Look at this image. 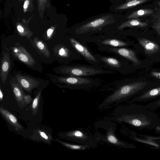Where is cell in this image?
I'll return each mask as SVG.
<instances>
[{
  "mask_svg": "<svg viewBox=\"0 0 160 160\" xmlns=\"http://www.w3.org/2000/svg\"><path fill=\"white\" fill-rule=\"evenodd\" d=\"M108 120L127 123L140 130L155 129L159 118L152 111L135 102L118 106Z\"/></svg>",
  "mask_w": 160,
  "mask_h": 160,
  "instance_id": "1",
  "label": "cell"
},
{
  "mask_svg": "<svg viewBox=\"0 0 160 160\" xmlns=\"http://www.w3.org/2000/svg\"><path fill=\"white\" fill-rule=\"evenodd\" d=\"M147 84L145 81L126 82L124 80L119 79L105 84V86L112 92L104 99L98 107L106 108L113 104L127 101L136 96L144 89Z\"/></svg>",
  "mask_w": 160,
  "mask_h": 160,
  "instance_id": "2",
  "label": "cell"
},
{
  "mask_svg": "<svg viewBox=\"0 0 160 160\" xmlns=\"http://www.w3.org/2000/svg\"><path fill=\"white\" fill-rule=\"evenodd\" d=\"M112 17L110 15L102 16L90 21L85 22L74 28L72 34L74 37L86 41L89 37L94 35L112 31L115 27Z\"/></svg>",
  "mask_w": 160,
  "mask_h": 160,
  "instance_id": "3",
  "label": "cell"
},
{
  "mask_svg": "<svg viewBox=\"0 0 160 160\" xmlns=\"http://www.w3.org/2000/svg\"><path fill=\"white\" fill-rule=\"evenodd\" d=\"M47 75L55 84H59L62 88L72 90H88L101 86L103 82L102 79L89 77L69 75L58 76L49 74Z\"/></svg>",
  "mask_w": 160,
  "mask_h": 160,
  "instance_id": "4",
  "label": "cell"
},
{
  "mask_svg": "<svg viewBox=\"0 0 160 160\" xmlns=\"http://www.w3.org/2000/svg\"><path fill=\"white\" fill-rule=\"evenodd\" d=\"M57 73L64 75L89 77L98 75L113 74L117 72L93 65L74 64L64 65L55 68Z\"/></svg>",
  "mask_w": 160,
  "mask_h": 160,
  "instance_id": "5",
  "label": "cell"
},
{
  "mask_svg": "<svg viewBox=\"0 0 160 160\" xmlns=\"http://www.w3.org/2000/svg\"><path fill=\"white\" fill-rule=\"evenodd\" d=\"M86 42L95 43L98 46V49L102 52L107 48L125 47L130 44L123 36L112 31L92 36L87 39Z\"/></svg>",
  "mask_w": 160,
  "mask_h": 160,
  "instance_id": "6",
  "label": "cell"
},
{
  "mask_svg": "<svg viewBox=\"0 0 160 160\" xmlns=\"http://www.w3.org/2000/svg\"><path fill=\"white\" fill-rule=\"evenodd\" d=\"M62 138L77 143V144L87 145L92 147H96L98 139L89 134L81 128L59 133Z\"/></svg>",
  "mask_w": 160,
  "mask_h": 160,
  "instance_id": "7",
  "label": "cell"
},
{
  "mask_svg": "<svg viewBox=\"0 0 160 160\" xmlns=\"http://www.w3.org/2000/svg\"><path fill=\"white\" fill-rule=\"evenodd\" d=\"M95 55L100 62V67L106 69L118 72L121 74L126 73L128 66L126 59L115 55L105 56L98 53Z\"/></svg>",
  "mask_w": 160,
  "mask_h": 160,
  "instance_id": "8",
  "label": "cell"
},
{
  "mask_svg": "<svg viewBox=\"0 0 160 160\" xmlns=\"http://www.w3.org/2000/svg\"><path fill=\"white\" fill-rule=\"evenodd\" d=\"M68 40L77 52L86 62L91 65L100 66V62L85 41L73 36L70 37Z\"/></svg>",
  "mask_w": 160,
  "mask_h": 160,
  "instance_id": "9",
  "label": "cell"
},
{
  "mask_svg": "<svg viewBox=\"0 0 160 160\" xmlns=\"http://www.w3.org/2000/svg\"><path fill=\"white\" fill-rule=\"evenodd\" d=\"M112 126L109 127L106 130V133L103 137L100 138L104 141L110 145L119 148H134L136 147L132 144L125 142L120 140L116 135L115 129Z\"/></svg>",
  "mask_w": 160,
  "mask_h": 160,
  "instance_id": "10",
  "label": "cell"
},
{
  "mask_svg": "<svg viewBox=\"0 0 160 160\" xmlns=\"http://www.w3.org/2000/svg\"><path fill=\"white\" fill-rule=\"evenodd\" d=\"M103 52L111 53L122 57L131 62L133 66L140 65L141 62L133 50L126 47L111 48L105 49Z\"/></svg>",
  "mask_w": 160,
  "mask_h": 160,
  "instance_id": "11",
  "label": "cell"
},
{
  "mask_svg": "<svg viewBox=\"0 0 160 160\" xmlns=\"http://www.w3.org/2000/svg\"><path fill=\"white\" fill-rule=\"evenodd\" d=\"M11 50L13 55L19 61L26 65L33 67L36 62L25 48L19 43H16Z\"/></svg>",
  "mask_w": 160,
  "mask_h": 160,
  "instance_id": "12",
  "label": "cell"
},
{
  "mask_svg": "<svg viewBox=\"0 0 160 160\" xmlns=\"http://www.w3.org/2000/svg\"><path fill=\"white\" fill-rule=\"evenodd\" d=\"M160 98V86L149 89L132 98L127 102H147Z\"/></svg>",
  "mask_w": 160,
  "mask_h": 160,
  "instance_id": "13",
  "label": "cell"
},
{
  "mask_svg": "<svg viewBox=\"0 0 160 160\" xmlns=\"http://www.w3.org/2000/svg\"><path fill=\"white\" fill-rule=\"evenodd\" d=\"M11 67V61L9 48L5 46L3 48L1 61L0 76L2 82H6Z\"/></svg>",
  "mask_w": 160,
  "mask_h": 160,
  "instance_id": "14",
  "label": "cell"
},
{
  "mask_svg": "<svg viewBox=\"0 0 160 160\" xmlns=\"http://www.w3.org/2000/svg\"><path fill=\"white\" fill-rule=\"evenodd\" d=\"M15 75L18 82L28 92H31L39 85V82L33 78L19 74Z\"/></svg>",
  "mask_w": 160,
  "mask_h": 160,
  "instance_id": "15",
  "label": "cell"
},
{
  "mask_svg": "<svg viewBox=\"0 0 160 160\" xmlns=\"http://www.w3.org/2000/svg\"><path fill=\"white\" fill-rule=\"evenodd\" d=\"M138 41L143 48L146 53L150 56L157 53L160 49L159 45L156 43L144 38H139Z\"/></svg>",
  "mask_w": 160,
  "mask_h": 160,
  "instance_id": "16",
  "label": "cell"
},
{
  "mask_svg": "<svg viewBox=\"0 0 160 160\" xmlns=\"http://www.w3.org/2000/svg\"><path fill=\"white\" fill-rule=\"evenodd\" d=\"M0 112L6 121L16 130L23 129L22 126L18 122L16 117L8 110L1 107Z\"/></svg>",
  "mask_w": 160,
  "mask_h": 160,
  "instance_id": "17",
  "label": "cell"
},
{
  "mask_svg": "<svg viewBox=\"0 0 160 160\" xmlns=\"http://www.w3.org/2000/svg\"><path fill=\"white\" fill-rule=\"evenodd\" d=\"M148 24L147 22H142L138 18H132L116 26L112 31H121L125 28L128 27L143 28L146 27Z\"/></svg>",
  "mask_w": 160,
  "mask_h": 160,
  "instance_id": "18",
  "label": "cell"
},
{
  "mask_svg": "<svg viewBox=\"0 0 160 160\" xmlns=\"http://www.w3.org/2000/svg\"><path fill=\"white\" fill-rule=\"evenodd\" d=\"M31 42L32 46L39 52L47 58H49L50 53L45 43L36 37L34 38Z\"/></svg>",
  "mask_w": 160,
  "mask_h": 160,
  "instance_id": "19",
  "label": "cell"
},
{
  "mask_svg": "<svg viewBox=\"0 0 160 160\" xmlns=\"http://www.w3.org/2000/svg\"><path fill=\"white\" fill-rule=\"evenodd\" d=\"M11 85L13 93L17 102L22 105L25 103L24 100L25 94L22 87L18 83L11 82Z\"/></svg>",
  "mask_w": 160,
  "mask_h": 160,
  "instance_id": "20",
  "label": "cell"
},
{
  "mask_svg": "<svg viewBox=\"0 0 160 160\" xmlns=\"http://www.w3.org/2000/svg\"><path fill=\"white\" fill-rule=\"evenodd\" d=\"M154 11L151 9H142L132 12L127 17V19L138 18L148 16L152 14Z\"/></svg>",
  "mask_w": 160,
  "mask_h": 160,
  "instance_id": "21",
  "label": "cell"
},
{
  "mask_svg": "<svg viewBox=\"0 0 160 160\" xmlns=\"http://www.w3.org/2000/svg\"><path fill=\"white\" fill-rule=\"evenodd\" d=\"M55 141L66 148L71 150H86L92 148L88 145L70 143L57 139H56Z\"/></svg>",
  "mask_w": 160,
  "mask_h": 160,
  "instance_id": "22",
  "label": "cell"
},
{
  "mask_svg": "<svg viewBox=\"0 0 160 160\" xmlns=\"http://www.w3.org/2000/svg\"><path fill=\"white\" fill-rule=\"evenodd\" d=\"M149 0H127L124 3L116 8L117 10H124L139 5Z\"/></svg>",
  "mask_w": 160,
  "mask_h": 160,
  "instance_id": "23",
  "label": "cell"
},
{
  "mask_svg": "<svg viewBox=\"0 0 160 160\" xmlns=\"http://www.w3.org/2000/svg\"><path fill=\"white\" fill-rule=\"evenodd\" d=\"M17 29L19 35L29 39L33 34L32 32L29 29L20 23L17 25Z\"/></svg>",
  "mask_w": 160,
  "mask_h": 160,
  "instance_id": "24",
  "label": "cell"
},
{
  "mask_svg": "<svg viewBox=\"0 0 160 160\" xmlns=\"http://www.w3.org/2000/svg\"><path fill=\"white\" fill-rule=\"evenodd\" d=\"M38 137L41 140L47 143H50L52 140V137L49 133L46 131L38 129L37 130Z\"/></svg>",
  "mask_w": 160,
  "mask_h": 160,
  "instance_id": "25",
  "label": "cell"
},
{
  "mask_svg": "<svg viewBox=\"0 0 160 160\" xmlns=\"http://www.w3.org/2000/svg\"><path fill=\"white\" fill-rule=\"evenodd\" d=\"M41 94V91L38 92L32 102L31 106L32 110L33 113L35 114L37 113L38 109L39 102Z\"/></svg>",
  "mask_w": 160,
  "mask_h": 160,
  "instance_id": "26",
  "label": "cell"
},
{
  "mask_svg": "<svg viewBox=\"0 0 160 160\" xmlns=\"http://www.w3.org/2000/svg\"><path fill=\"white\" fill-rule=\"evenodd\" d=\"M144 106L146 108L152 111L160 109V98L150 102Z\"/></svg>",
  "mask_w": 160,
  "mask_h": 160,
  "instance_id": "27",
  "label": "cell"
},
{
  "mask_svg": "<svg viewBox=\"0 0 160 160\" xmlns=\"http://www.w3.org/2000/svg\"><path fill=\"white\" fill-rule=\"evenodd\" d=\"M38 5L39 12L42 15L45 7L49 6V0H38Z\"/></svg>",
  "mask_w": 160,
  "mask_h": 160,
  "instance_id": "28",
  "label": "cell"
},
{
  "mask_svg": "<svg viewBox=\"0 0 160 160\" xmlns=\"http://www.w3.org/2000/svg\"><path fill=\"white\" fill-rule=\"evenodd\" d=\"M155 20L153 23L152 27L160 36V20Z\"/></svg>",
  "mask_w": 160,
  "mask_h": 160,
  "instance_id": "29",
  "label": "cell"
},
{
  "mask_svg": "<svg viewBox=\"0 0 160 160\" xmlns=\"http://www.w3.org/2000/svg\"><path fill=\"white\" fill-rule=\"evenodd\" d=\"M24 100L25 103L27 104L30 103L32 101L31 97L29 95H25L24 97Z\"/></svg>",
  "mask_w": 160,
  "mask_h": 160,
  "instance_id": "30",
  "label": "cell"
},
{
  "mask_svg": "<svg viewBox=\"0 0 160 160\" xmlns=\"http://www.w3.org/2000/svg\"><path fill=\"white\" fill-rule=\"evenodd\" d=\"M54 30V28L53 27H52L47 30V37L48 39L50 38L53 34Z\"/></svg>",
  "mask_w": 160,
  "mask_h": 160,
  "instance_id": "31",
  "label": "cell"
},
{
  "mask_svg": "<svg viewBox=\"0 0 160 160\" xmlns=\"http://www.w3.org/2000/svg\"><path fill=\"white\" fill-rule=\"evenodd\" d=\"M30 4L29 1L28 0H26L23 4V8L24 12H25L28 10V8Z\"/></svg>",
  "mask_w": 160,
  "mask_h": 160,
  "instance_id": "32",
  "label": "cell"
},
{
  "mask_svg": "<svg viewBox=\"0 0 160 160\" xmlns=\"http://www.w3.org/2000/svg\"><path fill=\"white\" fill-rule=\"evenodd\" d=\"M151 74L152 76L160 79V72L152 71L151 72Z\"/></svg>",
  "mask_w": 160,
  "mask_h": 160,
  "instance_id": "33",
  "label": "cell"
},
{
  "mask_svg": "<svg viewBox=\"0 0 160 160\" xmlns=\"http://www.w3.org/2000/svg\"><path fill=\"white\" fill-rule=\"evenodd\" d=\"M155 130L156 132L160 131V118L159 119L157 127Z\"/></svg>",
  "mask_w": 160,
  "mask_h": 160,
  "instance_id": "34",
  "label": "cell"
},
{
  "mask_svg": "<svg viewBox=\"0 0 160 160\" xmlns=\"http://www.w3.org/2000/svg\"><path fill=\"white\" fill-rule=\"evenodd\" d=\"M155 19L160 20V9L158 10L156 15L155 16Z\"/></svg>",
  "mask_w": 160,
  "mask_h": 160,
  "instance_id": "35",
  "label": "cell"
},
{
  "mask_svg": "<svg viewBox=\"0 0 160 160\" xmlns=\"http://www.w3.org/2000/svg\"><path fill=\"white\" fill-rule=\"evenodd\" d=\"M3 98V94L1 88H0V100L1 101H2Z\"/></svg>",
  "mask_w": 160,
  "mask_h": 160,
  "instance_id": "36",
  "label": "cell"
},
{
  "mask_svg": "<svg viewBox=\"0 0 160 160\" xmlns=\"http://www.w3.org/2000/svg\"><path fill=\"white\" fill-rule=\"evenodd\" d=\"M156 4H157L158 6H160V1H158L156 2Z\"/></svg>",
  "mask_w": 160,
  "mask_h": 160,
  "instance_id": "37",
  "label": "cell"
},
{
  "mask_svg": "<svg viewBox=\"0 0 160 160\" xmlns=\"http://www.w3.org/2000/svg\"><path fill=\"white\" fill-rule=\"evenodd\" d=\"M156 133H157V134H159L160 135V131H159L158 132H157Z\"/></svg>",
  "mask_w": 160,
  "mask_h": 160,
  "instance_id": "38",
  "label": "cell"
}]
</instances>
